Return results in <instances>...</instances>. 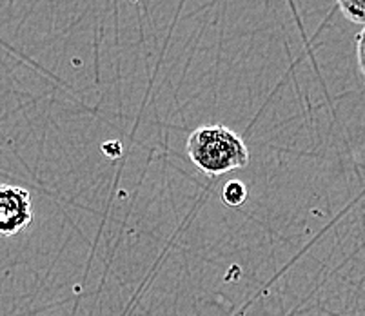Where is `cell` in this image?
<instances>
[{
	"instance_id": "cell-1",
	"label": "cell",
	"mask_w": 365,
	"mask_h": 316,
	"mask_svg": "<svg viewBox=\"0 0 365 316\" xmlns=\"http://www.w3.org/2000/svg\"><path fill=\"white\" fill-rule=\"evenodd\" d=\"M185 151L191 162L209 176L242 169L249 162V149L242 136L220 124L195 129L187 136Z\"/></svg>"
},
{
	"instance_id": "cell-5",
	"label": "cell",
	"mask_w": 365,
	"mask_h": 316,
	"mask_svg": "<svg viewBox=\"0 0 365 316\" xmlns=\"http://www.w3.org/2000/svg\"><path fill=\"white\" fill-rule=\"evenodd\" d=\"M364 33H358V39H356V49H358V68H360V71L364 73Z\"/></svg>"
},
{
	"instance_id": "cell-4",
	"label": "cell",
	"mask_w": 365,
	"mask_h": 316,
	"mask_svg": "<svg viewBox=\"0 0 365 316\" xmlns=\"http://www.w3.org/2000/svg\"><path fill=\"white\" fill-rule=\"evenodd\" d=\"M338 8L347 21L361 26L365 22V0H336Z\"/></svg>"
},
{
	"instance_id": "cell-3",
	"label": "cell",
	"mask_w": 365,
	"mask_h": 316,
	"mask_svg": "<svg viewBox=\"0 0 365 316\" xmlns=\"http://www.w3.org/2000/svg\"><path fill=\"white\" fill-rule=\"evenodd\" d=\"M222 200L231 208H238L247 200V188L240 180H229L222 189Z\"/></svg>"
},
{
	"instance_id": "cell-2",
	"label": "cell",
	"mask_w": 365,
	"mask_h": 316,
	"mask_svg": "<svg viewBox=\"0 0 365 316\" xmlns=\"http://www.w3.org/2000/svg\"><path fill=\"white\" fill-rule=\"evenodd\" d=\"M35 220L31 193L11 184L0 185V236L11 238Z\"/></svg>"
}]
</instances>
